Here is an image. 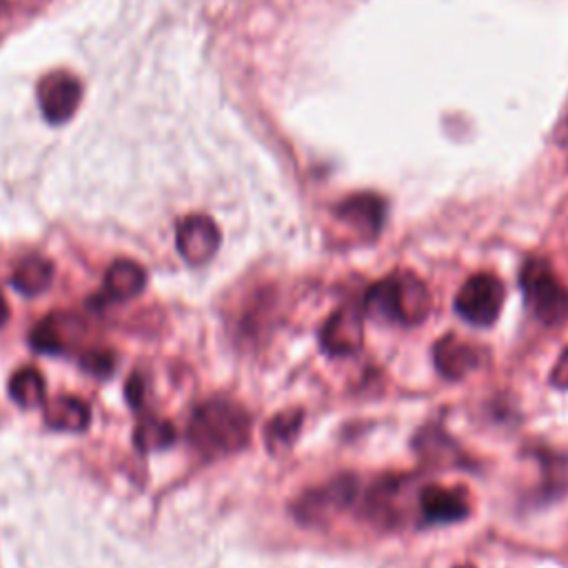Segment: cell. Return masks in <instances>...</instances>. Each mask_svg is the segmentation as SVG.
Returning a JSON list of instances; mask_svg holds the SVG:
<instances>
[{
  "instance_id": "1",
  "label": "cell",
  "mask_w": 568,
  "mask_h": 568,
  "mask_svg": "<svg viewBox=\"0 0 568 568\" xmlns=\"http://www.w3.org/2000/svg\"><path fill=\"white\" fill-rule=\"evenodd\" d=\"M189 439L206 457L237 453L251 439V415L235 399H206L193 410Z\"/></svg>"
},
{
  "instance_id": "2",
  "label": "cell",
  "mask_w": 568,
  "mask_h": 568,
  "mask_svg": "<svg viewBox=\"0 0 568 568\" xmlns=\"http://www.w3.org/2000/svg\"><path fill=\"white\" fill-rule=\"evenodd\" d=\"M433 300L426 284L410 271H395L371 284L362 300V313L377 322L402 326L422 324L430 313Z\"/></svg>"
},
{
  "instance_id": "3",
  "label": "cell",
  "mask_w": 568,
  "mask_h": 568,
  "mask_svg": "<svg viewBox=\"0 0 568 568\" xmlns=\"http://www.w3.org/2000/svg\"><path fill=\"white\" fill-rule=\"evenodd\" d=\"M519 284L526 308L546 326H561L568 320V286L555 275L546 260H528Z\"/></svg>"
},
{
  "instance_id": "4",
  "label": "cell",
  "mask_w": 568,
  "mask_h": 568,
  "mask_svg": "<svg viewBox=\"0 0 568 568\" xmlns=\"http://www.w3.org/2000/svg\"><path fill=\"white\" fill-rule=\"evenodd\" d=\"M506 302L504 282L490 273L470 275L455 295V311L473 326H490Z\"/></svg>"
},
{
  "instance_id": "5",
  "label": "cell",
  "mask_w": 568,
  "mask_h": 568,
  "mask_svg": "<svg viewBox=\"0 0 568 568\" xmlns=\"http://www.w3.org/2000/svg\"><path fill=\"white\" fill-rule=\"evenodd\" d=\"M355 495H357V479L353 475H339L326 486L304 493L295 501L293 513L300 521H322L335 515L337 510L346 508L355 499Z\"/></svg>"
},
{
  "instance_id": "6",
  "label": "cell",
  "mask_w": 568,
  "mask_h": 568,
  "mask_svg": "<svg viewBox=\"0 0 568 568\" xmlns=\"http://www.w3.org/2000/svg\"><path fill=\"white\" fill-rule=\"evenodd\" d=\"M82 100V84L67 71L47 73L38 82V104L51 124H64Z\"/></svg>"
},
{
  "instance_id": "7",
  "label": "cell",
  "mask_w": 568,
  "mask_h": 568,
  "mask_svg": "<svg viewBox=\"0 0 568 568\" xmlns=\"http://www.w3.org/2000/svg\"><path fill=\"white\" fill-rule=\"evenodd\" d=\"M364 344V313L351 306L335 311L320 331V346L331 357L353 355Z\"/></svg>"
},
{
  "instance_id": "8",
  "label": "cell",
  "mask_w": 568,
  "mask_h": 568,
  "mask_svg": "<svg viewBox=\"0 0 568 568\" xmlns=\"http://www.w3.org/2000/svg\"><path fill=\"white\" fill-rule=\"evenodd\" d=\"M175 244L189 264H204L220 248V229L209 215H189L178 224Z\"/></svg>"
},
{
  "instance_id": "9",
  "label": "cell",
  "mask_w": 568,
  "mask_h": 568,
  "mask_svg": "<svg viewBox=\"0 0 568 568\" xmlns=\"http://www.w3.org/2000/svg\"><path fill=\"white\" fill-rule=\"evenodd\" d=\"M419 510L426 524L444 526L462 521L470 515V501L462 486L448 488L439 484L424 486L419 493Z\"/></svg>"
},
{
  "instance_id": "10",
  "label": "cell",
  "mask_w": 568,
  "mask_h": 568,
  "mask_svg": "<svg viewBox=\"0 0 568 568\" xmlns=\"http://www.w3.org/2000/svg\"><path fill=\"white\" fill-rule=\"evenodd\" d=\"M335 215L362 237L373 240L384 226L386 202L375 193H355L335 206Z\"/></svg>"
},
{
  "instance_id": "11",
  "label": "cell",
  "mask_w": 568,
  "mask_h": 568,
  "mask_svg": "<svg viewBox=\"0 0 568 568\" xmlns=\"http://www.w3.org/2000/svg\"><path fill=\"white\" fill-rule=\"evenodd\" d=\"M481 353L475 344L464 342L462 337L446 333L433 344V362L442 377L446 379H462L473 368H477Z\"/></svg>"
},
{
  "instance_id": "12",
  "label": "cell",
  "mask_w": 568,
  "mask_h": 568,
  "mask_svg": "<svg viewBox=\"0 0 568 568\" xmlns=\"http://www.w3.org/2000/svg\"><path fill=\"white\" fill-rule=\"evenodd\" d=\"M146 284L144 268L133 260H118L104 275V291L111 300H131Z\"/></svg>"
},
{
  "instance_id": "13",
  "label": "cell",
  "mask_w": 568,
  "mask_h": 568,
  "mask_svg": "<svg viewBox=\"0 0 568 568\" xmlns=\"http://www.w3.org/2000/svg\"><path fill=\"white\" fill-rule=\"evenodd\" d=\"M82 331V324L75 317L69 315H49L42 320L33 333H31V344L38 351L47 353H58L69 344V337Z\"/></svg>"
},
{
  "instance_id": "14",
  "label": "cell",
  "mask_w": 568,
  "mask_h": 568,
  "mask_svg": "<svg viewBox=\"0 0 568 568\" xmlns=\"http://www.w3.org/2000/svg\"><path fill=\"white\" fill-rule=\"evenodd\" d=\"M304 422V410L302 408H286L273 415L266 426H264V444L273 455H280L288 450L302 428Z\"/></svg>"
},
{
  "instance_id": "15",
  "label": "cell",
  "mask_w": 568,
  "mask_h": 568,
  "mask_svg": "<svg viewBox=\"0 0 568 568\" xmlns=\"http://www.w3.org/2000/svg\"><path fill=\"white\" fill-rule=\"evenodd\" d=\"M89 406L78 397H58L47 404V424L55 430H82L89 424Z\"/></svg>"
},
{
  "instance_id": "16",
  "label": "cell",
  "mask_w": 568,
  "mask_h": 568,
  "mask_svg": "<svg viewBox=\"0 0 568 568\" xmlns=\"http://www.w3.org/2000/svg\"><path fill=\"white\" fill-rule=\"evenodd\" d=\"M53 280V264L40 255L24 257L13 271V286L24 295L42 293Z\"/></svg>"
},
{
  "instance_id": "17",
  "label": "cell",
  "mask_w": 568,
  "mask_h": 568,
  "mask_svg": "<svg viewBox=\"0 0 568 568\" xmlns=\"http://www.w3.org/2000/svg\"><path fill=\"white\" fill-rule=\"evenodd\" d=\"M9 393L13 402H18L24 408H31L44 404L47 388L42 375L36 368H20L9 382Z\"/></svg>"
},
{
  "instance_id": "18",
  "label": "cell",
  "mask_w": 568,
  "mask_h": 568,
  "mask_svg": "<svg viewBox=\"0 0 568 568\" xmlns=\"http://www.w3.org/2000/svg\"><path fill=\"white\" fill-rule=\"evenodd\" d=\"M175 439V430L173 426L166 422V419H160V417H149V419H142L135 428V446L140 450H160V448H166L171 446Z\"/></svg>"
},
{
  "instance_id": "19",
  "label": "cell",
  "mask_w": 568,
  "mask_h": 568,
  "mask_svg": "<svg viewBox=\"0 0 568 568\" xmlns=\"http://www.w3.org/2000/svg\"><path fill=\"white\" fill-rule=\"evenodd\" d=\"M82 368L93 375H109L113 371V355L109 351H89L82 355Z\"/></svg>"
},
{
  "instance_id": "20",
  "label": "cell",
  "mask_w": 568,
  "mask_h": 568,
  "mask_svg": "<svg viewBox=\"0 0 568 568\" xmlns=\"http://www.w3.org/2000/svg\"><path fill=\"white\" fill-rule=\"evenodd\" d=\"M550 384L555 388H564L568 390V348H564V353L559 355L557 364L550 371Z\"/></svg>"
},
{
  "instance_id": "21",
  "label": "cell",
  "mask_w": 568,
  "mask_h": 568,
  "mask_svg": "<svg viewBox=\"0 0 568 568\" xmlns=\"http://www.w3.org/2000/svg\"><path fill=\"white\" fill-rule=\"evenodd\" d=\"M555 135H557L559 144L568 146V104H566L564 115H561V118H559V122H557V131H555Z\"/></svg>"
},
{
  "instance_id": "22",
  "label": "cell",
  "mask_w": 568,
  "mask_h": 568,
  "mask_svg": "<svg viewBox=\"0 0 568 568\" xmlns=\"http://www.w3.org/2000/svg\"><path fill=\"white\" fill-rule=\"evenodd\" d=\"M7 317H9V306H7V300H4L2 293H0V326H4Z\"/></svg>"
},
{
  "instance_id": "23",
  "label": "cell",
  "mask_w": 568,
  "mask_h": 568,
  "mask_svg": "<svg viewBox=\"0 0 568 568\" xmlns=\"http://www.w3.org/2000/svg\"><path fill=\"white\" fill-rule=\"evenodd\" d=\"M457 568H475V566H470V564H462V566H457Z\"/></svg>"
}]
</instances>
